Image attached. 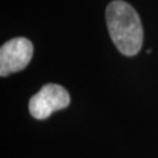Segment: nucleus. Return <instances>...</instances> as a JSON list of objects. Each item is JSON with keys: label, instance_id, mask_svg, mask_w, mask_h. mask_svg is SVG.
Returning <instances> with one entry per match:
<instances>
[{"label": "nucleus", "instance_id": "nucleus-1", "mask_svg": "<svg viewBox=\"0 0 158 158\" xmlns=\"http://www.w3.org/2000/svg\"><path fill=\"white\" fill-rule=\"evenodd\" d=\"M106 20L111 40L123 55L134 56L143 46V26L138 13L122 0H114L107 6Z\"/></svg>", "mask_w": 158, "mask_h": 158}, {"label": "nucleus", "instance_id": "nucleus-2", "mask_svg": "<svg viewBox=\"0 0 158 158\" xmlns=\"http://www.w3.org/2000/svg\"><path fill=\"white\" fill-rule=\"evenodd\" d=\"M70 96L62 85L55 83L45 85L29 100V113L36 119H46L57 110L67 108Z\"/></svg>", "mask_w": 158, "mask_h": 158}, {"label": "nucleus", "instance_id": "nucleus-3", "mask_svg": "<svg viewBox=\"0 0 158 158\" xmlns=\"http://www.w3.org/2000/svg\"><path fill=\"white\" fill-rule=\"evenodd\" d=\"M33 44L26 38H14L0 48V76L20 72L27 67L33 57Z\"/></svg>", "mask_w": 158, "mask_h": 158}]
</instances>
